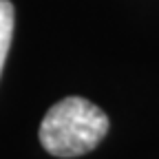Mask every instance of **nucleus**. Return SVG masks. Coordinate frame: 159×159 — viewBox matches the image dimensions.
I'll use <instances>...</instances> for the list:
<instances>
[{
    "mask_svg": "<svg viewBox=\"0 0 159 159\" xmlns=\"http://www.w3.org/2000/svg\"><path fill=\"white\" fill-rule=\"evenodd\" d=\"M13 22H16L13 5L9 0H0V75H2V66H5V60H7V53L11 47Z\"/></svg>",
    "mask_w": 159,
    "mask_h": 159,
    "instance_id": "nucleus-2",
    "label": "nucleus"
},
{
    "mask_svg": "<svg viewBox=\"0 0 159 159\" xmlns=\"http://www.w3.org/2000/svg\"><path fill=\"white\" fill-rule=\"evenodd\" d=\"M108 133L106 113L84 97H64L53 104L40 124V144L55 157L91 152Z\"/></svg>",
    "mask_w": 159,
    "mask_h": 159,
    "instance_id": "nucleus-1",
    "label": "nucleus"
}]
</instances>
